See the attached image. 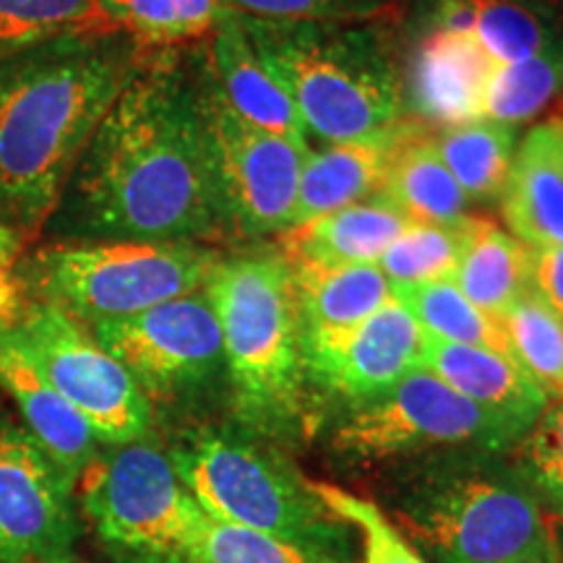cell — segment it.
Returning a JSON list of instances; mask_svg holds the SVG:
<instances>
[{
    "label": "cell",
    "instance_id": "obj_31",
    "mask_svg": "<svg viewBox=\"0 0 563 563\" xmlns=\"http://www.w3.org/2000/svg\"><path fill=\"white\" fill-rule=\"evenodd\" d=\"M180 563H342L274 534L217 522L203 514Z\"/></svg>",
    "mask_w": 563,
    "mask_h": 563
},
{
    "label": "cell",
    "instance_id": "obj_8",
    "mask_svg": "<svg viewBox=\"0 0 563 563\" xmlns=\"http://www.w3.org/2000/svg\"><path fill=\"white\" fill-rule=\"evenodd\" d=\"M81 506L102 543L118 551L180 563L203 517L170 456L150 443H123L97 454L79 477Z\"/></svg>",
    "mask_w": 563,
    "mask_h": 563
},
{
    "label": "cell",
    "instance_id": "obj_15",
    "mask_svg": "<svg viewBox=\"0 0 563 563\" xmlns=\"http://www.w3.org/2000/svg\"><path fill=\"white\" fill-rule=\"evenodd\" d=\"M0 386L16 402L24 428L42 443L70 483H79L97 454V435L34 363L16 332V321L0 323Z\"/></svg>",
    "mask_w": 563,
    "mask_h": 563
},
{
    "label": "cell",
    "instance_id": "obj_13",
    "mask_svg": "<svg viewBox=\"0 0 563 563\" xmlns=\"http://www.w3.org/2000/svg\"><path fill=\"white\" fill-rule=\"evenodd\" d=\"M74 488L42 443L0 420V563H42L70 553Z\"/></svg>",
    "mask_w": 563,
    "mask_h": 563
},
{
    "label": "cell",
    "instance_id": "obj_14",
    "mask_svg": "<svg viewBox=\"0 0 563 563\" xmlns=\"http://www.w3.org/2000/svg\"><path fill=\"white\" fill-rule=\"evenodd\" d=\"M426 332L402 302L389 300L363 323L340 334L302 336L306 376L347 399L382 397L422 368Z\"/></svg>",
    "mask_w": 563,
    "mask_h": 563
},
{
    "label": "cell",
    "instance_id": "obj_24",
    "mask_svg": "<svg viewBox=\"0 0 563 563\" xmlns=\"http://www.w3.org/2000/svg\"><path fill=\"white\" fill-rule=\"evenodd\" d=\"M292 274L302 336L347 332L391 300V282L378 264L292 266Z\"/></svg>",
    "mask_w": 563,
    "mask_h": 563
},
{
    "label": "cell",
    "instance_id": "obj_21",
    "mask_svg": "<svg viewBox=\"0 0 563 563\" xmlns=\"http://www.w3.org/2000/svg\"><path fill=\"white\" fill-rule=\"evenodd\" d=\"M405 131L407 123L384 139L329 144L321 152H308L290 228L350 207V203L365 201L382 191L391 150Z\"/></svg>",
    "mask_w": 563,
    "mask_h": 563
},
{
    "label": "cell",
    "instance_id": "obj_6",
    "mask_svg": "<svg viewBox=\"0 0 563 563\" xmlns=\"http://www.w3.org/2000/svg\"><path fill=\"white\" fill-rule=\"evenodd\" d=\"M394 525L435 563L559 561V538L532 488L490 470L420 483Z\"/></svg>",
    "mask_w": 563,
    "mask_h": 563
},
{
    "label": "cell",
    "instance_id": "obj_1",
    "mask_svg": "<svg viewBox=\"0 0 563 563\" xmlns=\"http://www.w3.org/2000/svg\"><path fill=\"white\" fill-rule=\"evenodd\" d=\"M74 180L84 228L115 241L199 243L228 224L201 91L167 58L136 66Z\"/></svg>",
    "mask_w": 563,
    "mask_h": 563
},
{
    "label": "cell",
    "instance_id": "obj_5",
    "mask_svg": "<svg viewBox=\"0 0 563 563\" xmlns=\"http://www.w3.org/2000/svg\"><path fill=\"white\" fill-rule=\"evenodd\" d=\"M170 462L207 517L340 559L344 522L321 504L311 481L256 443L199 431L175 446Z\"/></svg>",
    "mask_w": 563,
    "mask_h": 563
},
{
    "label": "cell",
    "instance_id": "obj_39",
    "mask_svg": "<svg viewBox=\"0 0 563 563\" xmlns=\"http://www.w3.org/2000/svg\"><path fill=\"white\" fill-rule=\"evenodd\" d=\"M42 563H81L79 559H74V553H63L58 559H51V561H42Z\"/></svg>",
    "mask_w": 563,
    "mask_h": 563
},
{
    "label": "cell",
    "instance_id": "obj_11",
    "mask_svg": "<svg viewBox=\"0 0 563 563\" xmlns=\"http://www.w3.org/2000/svg\"><path fill=\"white\" fill-rule=\"evenodd\" d=\"M201 100L224 222L253 238L290 230L308 141L245 123L211 84Z\"/></svg>",
    "mask_w": 563,
    "mask_h": 563
},
{
    "label": "cell",
    "instance_id": "obj_29",
    "mask_svg": "<svg viewBox=\"0 0 563 563\" xmlns=\"http://www.w3.org/2000/svg\"><path fill=\"white\" fill-rule=\"evenodd\" d=\"M511 357L543 389L548 399H563V319L538 292L514 300L498 319Z\"/></svg>",
    "mask_w": 563,
    "mask_h": 563
},
{
    "label": "cell",
    "instance_id": "obj_25",
    "mask_svg": "<svg viewBox=\"0 0 563 563\" xmlns=\"http://www.w3.org/2000/svg\"><path fill=\"white\" fill-rule=\"evenodd\" d=\"M467 32L496 66L532 58L553 47L545 21L519 0H449L441 24Z\"/></svg>",
    "mask_w": 563,
    "mask_h": 563
},
{
    "label": "cell",
    "instance_id": "obj_40",
    "mask_svg": "<svg viewBox=\"0 0 563 563\" xmlns=\"http://www.w3.org/2000/svg\"><path fill=\"white\" fill-rule=\"evenodd\" d=\"M559 543V563H563V540H555Z\"/></svg>",
    "mask_w": 563,
    "mask_h": 563
},
{
    "label": "cell",
    "instance_id": "obj_26",
    "mask_svg": "<svg viewBox=\"0 0 563 563\" xmlns=\"http://www.w3.org/2000/svg\"><path fill=\"white\" fill-rule=\"evenodd\" d=\"M108 34L121 32L100 0H0V55Z\"/></svg>",
    "mask_w": 563,
    "mask_h": 563
},
{
    "label": "cell",
    "instance_id": "obj_3",
    "mask_svg": "<svg viewBox=\"0 0 563 563\" xmlns=\"http://www.w3.org/2000/svg\"><path fill=\"white\" fill-rule=\"evenodd\" d=\"M264 66L287 89L308 136L357 144L402 125V89L376 34L357 24L243 19Z\"/></svg>",
    "mask_w": 563,
    "mask_h": 563
},
{
    "label": "cell",
    "instance_id": "obj_4",
    "mask_svg": "<svg viewBox=\"0 0 563 563\" xmlns=\"http://www.w3.org/2000/svg\"><path fill=\"white\" fill-rule=\"evenodd\" d=\"M203 292L220 321L224 365L243 418L253 426L298 420L306 363L298 287L285 253L220 258Z\"/></svg>",
    "mask_w": 563,
    "mask_h": 563
},
{
    "label": "cell",
    "instance_id": "obj_7",
    "mask_svg": "<svg viewBox=\"0 0 563 563\" xmlns=\"http://www.w3.org/2000/svg\"><path fill=\"white\" fill-rule=\"evenodd\" d=\"M220 258L199 243L55 245L37 253L32 277L47 302L97 323L201 292Z\"/></svg>",
    "mask_w": 563,
    "mask_h": 563
},
{
    "label": "cell",
    "instance_id": "obj_17",
    "mask_svg": "<svg viewBox=\"0 0 563 563\" xmlns=\"http://www.w3.org/2000/svg\"><path fill=\"white\" fill-rule=\"evenodd\" d=\"M496 63L467 32L439 30L422 40L412 70L415 102L428 121L452 125L483 121Z\"/></svg>",
    "mask_w": 563,
    "mask_h": 563
},
{
    "label": "cell",
    "instance_id": "obj_34",
    "mask_svg": "<svg viewBox=\"0 0 563 563\" xmlns=\"http://www.w3.org/2000/svg\"><path fill=\"white\" fill-rule=\"evenodd\" d=\"M311 488L340 522L361 532L363 563H428L402 530L368 498L329 483H311Z\"/></svg>",
    "mask_w": 563,
    "mask_h": 563
},
{
    "label": "cell",
    "instance_id": "obj_20",
    "mask_svg": "<svg viewBox=\"0 0 563 563\" xmlns=\"http://www.w3.org/2000/svg\"><path fill=\"white\" fill-rule=\"evenodd\" d=\"M412 224L410 217L376 194L282 232V253L292 266L376 264Z\"/></svg>",
    "mask_w": 563,
    "mask_h": 563
},
{
    "label": "cell",
    "instance_id": "obj_30",
    "mask_svg": "<svg viewBox=\"0 0 563 563\" xmlns=\"http://www.w3.org/2000/svg\"><path fill=\"white\" fill-rule=\"evenodd\" d=\"M102 9L139 45L170 47L211 34L228 16L222 0H100Z\"/></svg>",
    "mask_w": 563,
    "mask_h": 563
},
{
    "label": "cell",
    "instance_id": "obj_9",
    "mask_svg": "<svg viewBox=\"0 0 563 563\" xmlns=\"http://www.w3.org/2000/svg\"><path fill=\"white\" fill-rule=\"evenodd\" d=\"M16 332L53 389L81 415L97 441L123 446L150 431V397L79 319L53 302H34L21 311Z\"/></svg>",
    "mask_w": 563,
    "mask_h": 563
},
{
    "label": "cell",
    "instance_id": "obj_19",
    "mask_svg": "<svg viewBox=\"0 0 563 563\" xmlns=\"http://www.w3.org/2000/svg\"><path fill=\"white\" fill-rule=\"evenodd\" d=\"M209 58L214 74L211 87L235 115L279 136L308 141L290 95L264 66L262 55L253 47L243 21L235 13H228L211 32Z\"/></svg>",
    "mask_w": 563,
    "mask_h": 563
},
{
    "label": "cell",
    "instance_id": "obj_42",
    "mask_svg": "<svg viewBox=\"0 0 563 563\" xmlns=\"http://www.w3.org/2000/svg\"><path fill=\"white\" fill-rule=\"evenodd\" d=\"M559 509H561V514H563V504H561V506H559Z\"/></svg>",
    "mask_w": 563,
    "mask_h": 563
},
{
    "label": "cell",
    "instance_id": "obj_36",
    "mask_svg": "<svg viewBox=\"0 0 563 563\" xmlns=\"http://www.w3.org/2000/svg\"><path fill=\"white\" fill-rule=\"evenodd\" d=\"M530 483L555 506L563 504V399H551L519 441Z\"/></svg>",
    "mask_w": 563,
    "mask_h": 563
},
{
    "label": "cell",
    "instance_id": "obj_37",
    "mask_svg": "<svg viewBox=\"0 0 563 563\" xmlns=\"http://www.w3.org/2000/svg\"><path fill=\"white\" fill-rule=\"evenodd\" d=\"M21 241L0 224V323H13L24 311L21 282L16 274Z\"/></svg>",
    "mask_w": 563,
    "mask_h": 563
},
{
    "label": "cell",
    "instance_id": "obj_23",
    "mask_svg": "<svg viewBox=\"0 0 563 563\" xmlns=\"http://www.w3.org/2000/svg\"><path fill=\"white\" fill-rule=\"evenodd\" d=\"M452 282L481 311L501 319L514 300L532 290V249L496 222L470 217Z\"/></svg>",
    "mask_w": 563,
    "mask_h": 563
},
{
    "label": "cell",
    "instance_id": "obj_18",
    "mask_svg": "<svg viewBox=\"0 0 563 563\" xmlns=\"http://www.w3.org/2000/svg\"><path fill=\"white\" fill-rule=\"evenodd\" d=\"M422 368L439 376L464 399L514 422L525 433L551 402L511 355L488 347L443 342L426 334Z\"/></svg>",
    "mask_w": 563,
    "mask_h": 563
},
{
    "label": "cell",
    "instance_id": "obj_2",
    "mask_svg": "<svg viewBox=\"0 0 563 563\" xmlns=\"http://www.w3.org/2000/svg\"><path fill=\"white\" fill-rule=\"evenodd\" d=\"M108 37L58 40L0 55V224L37 238L97 125L136 70Z\"/></svg>",
    "mask_w": 563,
    "mask_h": 563
},
{
    "label": "cell",
    "instance_id": "obj_32",
    "mask_svg": "<svg viewBox=\"0 0 563 563\" xmlns=\"http://www.w3.org/2000/svg\"><path fill=\"white\" fill-rule=\"evenodd\" d=\"M563 87V53L559 47L532 55V58L498 66L485 97L483 118L517 125L530 121L559 95Z\"/></svg>",
    "mask_w": 563,
    "mask_h": 563
},
{
    "label": "cell",
    "instance_id": "obj_16",
    "mask_svg": "<svg viewBox=\"0 0 563 563\" xmlns=\"http://www.w3.org/2000/svg\"><path fill=\"white\" fill-rule=\"evenodd\" d=\"M501 214L532 251L563 243V118L538 123L517 146Z\"/></svg>",
    "mask_w": 563,
    "mask_h": 563
},
{
    "label": "cell",
    "instance_id": "obj_10",
    "mask_svg": "<svg viewBox=\"0 0 563 563\" xmlns=\"http://www.w3.org/2000/svg\"><path fill=\"white\" fill-rule=\"evenodd\" d=\"M514 422L477 407L418 368L336 428L334 446L357 460H382L431 446L504 449L522 441Z\"/></svg>",
    "mask_w": 563,
    "mask_h": 563
},
{
    "label": "cell",
    "instance_id": "obj_12",
    "mask_svg": "<svg viewBox=\"0 0 563 563\" xmlns=\"http://www.w3.org/2000/svg\"><path fill=\"white\" fill-rule=\"evenodd\" d=\"M89 332L144 394L201 384L224 361L220 321L203 290L123 319L97 321Z\"/></svg>",
    "mask_w": 563,
    "mask_h": 563
},
{
    "label": "cell",
    "instance_id": "obj_28",
    "mask_svg": "<svg viewBox=\"0 0 563 563\" xmlns=\"http://www.w3.org/2000/svg\"><path fill=\"white\" fill-rule=\"evenodd\" d=\"M391 298L402 302L428 336L511 355L498 319H493V316L481 311L475 302L464 298L452 279L391 285Z\"/></svg>",
    "mask_w": 563,
    "mask_h": 563
},
{
    "label": "cell",
    "instance_id": "obj_38",
    "mask_svg": "<svg viewBox=\"0 0 563 563\" xmlns=\"http://www.w3.org/2000/svg\"><path fill=\"white\" fill-rule=\"evenodd\" d=\"M532 290L563 319V243L532 251Z\"/></svg>",
    "mask_w": 563,
    "mask_h": 563
},
{
    "label": "cell",
    "instance_id": "obj_41",
    "mask_svg": "<svg viewBox=\"0 0 563 563\" xmlns=\"http://www.w3.org/2000/svg\"><path fill=\"white\" fill-rule=\"evenodd\" d=\"M527 563H559V561H527Z\"/></svg>",
    "mask_w": 563,
    "mask_h": 563
},
{
    "label": "cell",
    "instance_id": "obj_33",
    "mask_svg": "<svg viewBox=\"0 0 563 563\" xmlns=\"http://www.w3.org/2000/svg\"><path fill=\"white\" fill-rule=\"evenodd\" d=\"M464 224L443 228V224H412L394 241L378 269L391 285H418V282L452 279L464 245Z\"/></svg>",
    "mask_w": 563,
    "mask_h": 563
},
{
    "label": "cell",
    "instance_id": "obj_27",
    "mask_svg": "<svg viewBox=\"0 0 563 563\" xmlns=\"http://www.w3.org/2000/svg\"><path fill=\"white\" fill-rule=\"evenodd\" d=\"M433 144L467 199H496L504 194L517 152L514 125L483 118L441 129Z\"/></svg>",
    "mask_w": 563,
    "mask_h": 563
},
{
    "label": "cell",
    "instance_id": "obj_35",
    "mask_svg": "<svg viewBox=\"0 0 563 563\" xmlns=\"http://www.w3.org/2000/svg\"><path fill=\"white\" fill-rule=\"evenodd\" d=\"M230 13L279 24H365L382 19L399 0H222Z\"/></svg>",
    "mask_w": 563,
    "mask_h": 563
},
{
    "label": "cell",
    "instance_id": "obj_22",
    "mask_svg": "<svg viewBox=\"0 0 563 563\" xmlns=\"http://www.w3.org/2000/svg\"><path fill=\"white\" fill-rule=\"evenodd\" d=\"M378 196H384L415 224L456 228L470 220L467 196L443 165L433 139L412 125H407L394 144Z\"/></svg>",
    "mask_w": 563,
    "mask_h": 563
}]
</instances>
